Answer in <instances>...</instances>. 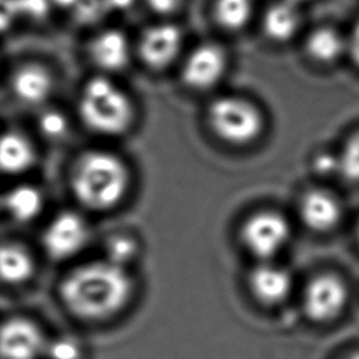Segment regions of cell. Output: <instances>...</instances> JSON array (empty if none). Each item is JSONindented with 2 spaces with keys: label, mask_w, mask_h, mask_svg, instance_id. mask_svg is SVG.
I'll use <instances>...</instances> for the list:
<instances>
[{
  "label": "cell",
  "mask_w": 359,
  "mask_h": 359,
  "mask_svg": "<svg viewBox=\"0 0 359 359\" xmlns=\"http://www.w3.org/2000/svg\"><path fill=\"white\" fill-rule=\"evenodd\" d=\"M133 0H109V3H112L116 8H126L132 4Z\"/></svg>",
  "instance_id": "28"
},
{
  "label": "cell",
  "mask_w": 359,
  "mask_h": 359,
  "mask_svg": "<svg viewBox=\"0 0 359 359\" xmlns=\"http://www.w3.org/2000/svg\"><path fill=\"white\" fill-rule=\"evenodd\" d=\"M339 160V170L351 181H359V132L345 144Z\"/></svg>",
  "instance_id": "22"
},
{
  "label": "cell",
  "mask_w": 359,
  "mask_h": 359,
  "mask_svg": "<svg viewBox=\"0 0 359 359\" xmlns=\"http://www.w3.org/2000/svg\"><path fill=\"white\" fill-rule=\"evenodd\" d=\"M300 216L311 230L328 231L339 222L341 206L328 192L314 189L304 195L300 203Z\"/></svg>",
  "instance_id": "12"
},
{
  "label": "cell",
  "mask_w": 359,
  "mask_h": 359,
  "mask_svg": "<svg viewBox=\"0 0 359 359\" xmlns=\"http://www.w3.org/2000/svg\"><path fill=\"white\" fill-rule=\"evenodd\" d=\"M182 35L172 24H157L146 29L140 39V56L154 69L170 65L178 55Z\"/></svg>",
  "instance_id": "10"
},
{
  "label": "cell",
  "mask_w": 359,
  "mask_h": 359,
  "mask_svg": "<svg viewBox=\"0 0 359 359\" xmlns=\"http://www.w3.org/2000/svg\"><path fill=\"white\" fill-rule=\"evenodd\" d=\"M11 88L18 100L36 105L43 102L52 91V77L39 65L29 63L17 69L11 79Z\"/></svg>",
  "instance_id": "13"
},
{
  "label": "cell",
  "mask_w": 359,
  "mask_h": 359,
  "mask_svg": "<svg viewBox=\"0 0 359 359\" xmlns=\"http://www.w3.org/2000/svg\"><path fill=\"white\" fill-rule=\"evenodd\" d=\"M300 17L296 4L286 0L272 4L264 15L265 34L278 42L287 41L299 28Z\"/></svg>",
  "instance_id": "17"
},
{
  "label": "cell",
  "mask_w": 359,
  "mask_h": 359,
  "mask_svg": "<svg viewBox=\"0 0 359 359\" xmlns=\"http://www.w3.org/2000/svg\"><path fill=\"white\" fill-rule=\"evenodd\" d=\"M346 43L341 35L331 28H320L311 32L306 42V50L317 62L328 63L337 60Z\"/></svg>",
  "instance_id": "19"
},
{
  "label": "cell",
  "mask_w": 359,
  "mask_h": 359,
  "mask_svg": "<svg viewBox=\"0 0 359 359\" xmlns=\"http://www.w3.org/2000/svg\"><path fill=\"white\" fill-rule=\"evenodd\" d=\"M49 359H80L81 346L70 337H60L49 342L45 348Z\"/></svg>",
  "instance_id": "23"
},
{
  "label": "cell",
  "mask_w": 359,
  "mask_h": 359,
  "mask_svg": "<svg viewBox=\"0 0 359 359\" xmlns=\"http://www.w3.org/2000/svg\"><path fill=\"white\" fill-rule=\"evenodd\" d=\"M132 290L133 282L126 268L105 259L73 269L60 285V299L72 314L93 321L121 311Z\"/></svg>",
  "instance_id": "1"
},
{
  "label": "cell",
  "mask_w": 359,
  "mask_h": 359,
  "mask_svg": "<svg viewBox=\"0 0 359 359\" xmlns=\"http://www.w3.org/2000/svg\"><path fill=\"white\" fill-rule=\"evenodd\" d=\"M241 238L252 255L268 261L287 244L290 227L282 215L276 212H259L244 223Z\"/></svg>",
  "instance_id": "5"
},
{
  "label": "cell",
  "mask_w": 359,
  "mask_h": 359,
  "mask_svg": "<svg viewBox=\"0 0 359 359\" xmlns=\"http://www.w3.org/2000/svg\"><path fill=\"white\" fill-rule=\"evenodd\" d=\"M35 271V264L29 252L13 243L0 244V280L8 285L27 282Z\"/></svg>",
  "instance_id": "16"
},
{
  "label": "cell",
  "mask_w": 359,
  "mask_h": 359,
  "mask_svg": "<svg viewBox=\"0 0 359 359\" xmlns=\"http://www.w3.org/2000/svg\"><path fill=\"white\" fill-rule=\"evenodd\" d=\"M250 287L261 303L276 304L287 297L292 289V276L285 268L264 262L252 269Z\"/></svg>",
  "instance_id": "11"
},
{
  "label": "cell",
  "mask_w": 359,
  "mask_h": 359,
  "mask_svg": "<svg viewBox=\"0 0 359 359\" xmlns=\"http://www.w3.org/2000/svg\"><path fill=\"white\" fill-rule=\"evenodd\" d=\"M32 143L18 132L0 135V171L6 174H21L35 163Z\"/></svg>",
  "instance_id": "15"
},
{
  "label": "cell",
  "mask_w": 359,
  "mask_h": 359,
  "mask_svg": "<svg viewBox=\"0 0 359 359\" xmlns=\"http://www.w3.org/2000/svg\"><path fill=\"white\" fill-rule=\"evenodd\" d=\"M39 123L46 136H62L66 129V119L57 111H49L43 114Z\"/></svg>",
  "instance_id": "24"
},
{
  "label": "cell",
  "mask_w": 359,
  "mask_h": 359,
  "mask_svg": "<svg viewBox=\"0 0 359 359\" xmlns=\"http://www.w3.org/2000/svg\"><path fill=\"white\" fill-rule=\"evenodd\" d=\"M79 112L90 129L102 135L125 132L133 115L126 94L105 77H94L86 83L79 101Z\"/></svg>",
  "instance_id": "3"
},
{
  "label": "cell",
  "mask_w": 359,
  "mask_h": 359,
  "mask_svg": "<svg viewBox=\"0 0 359 359\" xmlns=\"http://www.w3.org/2000/svg\"><path fill=\"white\" fill-rule=\"evenodd\" d=\"M353 60L359 65V21L356 22L352 34H351V38H349V42L346 43Z\"/></svg>",
  "instance_id": "27"
},
{
  "label": "cell",
  "mask_w": 359,
  "mask_h": 359,
  "mask_svg": "<svg viewBox=\"0 0 359 359\" xmlns=\"http://www.w3.org/2000/svg\"><path fill=\"white\" fill-rule=\"evenodd\" d=\"M147 4L160 14H168L178 8L181 0H147Z\"/></svg>",
  "instance_id": "26"
},
{
  "label": "cell",
  "mask_w": 359,
  "mask_h": 359,
  "mask_svg": "<svg viewBox=\"0 0 359 359\" xmlns=\"http://www.w3.org/2000/svg\"><path fill=\"white\" fill-rule=\"evenodd\" d=\"M289 3H293V4H297V3H302V1H306V0H286Z\"/></svg>",
  "instance_id": "29"
},
{
  "label": "cell",
  "mask_w": 359,
  "mask_h": 359,
  "mask_svg": "<svg viewBox=\"0 0 359 359\" xmlns=\"http://www.w3.org/2000/svg\"><path fill=\"white\" fill-rule=\"evenodd\" d=\"M45 348L42 331L31 320L15 317L0 324V359H36Z\"/></svg>",
  "instance_id": "8"
},
{
  "label": "cell",
  "mask_w": 359,
  "mask_h": 359,
  "mask_svg": "<svg viewBox=\"0 0 359 359\" xmlns=\"http://www.w3.org/2000/svg\"><path fill=\"white\" fill-rule=\"evenodd\" d=\"M86 220L74 212H62L52 219L43 231L42 243L53 259H66L83 250L88 240Z\"/></svg>",
  "instance_id": "6"
},
{
  "label": "cell",
  "mask_w": 359,
  "mask_h": 359,
  "mask_svg": "<svg viewBox=\"0 0 359 359\" xmlns=\"http://www.w3.org/2000/svg\"><path fill=\"white\" fill-rule=\"evenodd\" d=\"M339 168V160L330 153H321L314 158V170L320 174H330Z\"/></svg>",
  "instance_id": "25"
},
{
  "label": "cell",
  "mask_w": 359,
  "mask_h": 359,
  "mask_svg": "<svg viewBox=\"0 0 359 359\" xmlns=\"http://www.w3.org/2000/svg\"><path fill=\"white\" fill-rule=\"evenodd\" d=\"M252 13L251 0H216L215 17L219 25L226 29H240L250 20Z\"/></svg>",
  "instance_id": "20"
},
{
  "label": "cell",
  "mask_w": 359,
  "mask_h": 359,
  "mask_svg": "<svg viewBox=\"0 0 359 359\" xmlns=\"http://www.w3.org/2000/svg\"><path fill=\"white\" fill-rule=\"evenodd\" d=\"M209 122L215 133L233 144H245L258 137L264 121L259 111L237 97H222L209 107Z\"/></svg>",
  "instance_id": "4"
},
{
  "label": "cell",
  "mask_w": 359,
  "mask_h": 359,
  "mask_svg": "<svg viewBox=\"0 0 359 359\" xmlns=\"http://www.w3.org/2000/svg\"><path fill=\"white\" fill-rule=\"evenodd\" d=\"M348 290L345 283L334 275H321L306 286L303 307L313 321L327 323L344 310Z\"/></svg>",
  "instance_id": "7"
},
{
  "label": "cell",
  "mask_w": 359,
  "mask_h": 359,
  "mask_svg": "<svg viewBox=\"0 0 359 359\" xmlns=\"http://www.w3.org/2000/svg\"><path fill=\"white\" fill-rule=\"evenodd\" d=\"M3 206L13 219L18 222H29L42 210L43 198L38 188L32 185H18L6 194Z\"/></svg>",
  "instance_id": "18"
},
{
  "label": "cell",
  "mask_w": 359,
  "mask_h": 359,
  "mask_svg": "<svg viewBox=\"0 0 359 359\" xmlns=\"http://www.w3.org/2000/svg\"><path fill=\"white\" fill-rule=\"evenodd\" d=\"M136 254V244L132 238L125 236H115L107 244V261L126 268V264L133 259Z\"/></svg>",
  "instance_id": "21"
},
{
  "label": "cell",
  "mask_w": 359,
  "mask_h": 359,
  "mask_svg": "<svg viewBox=\"0 0 359 359\" xmlns=\"http://www.w3.org/2000/svg\"><path fill=\"white\" fill-rule=\"evenodd\" d=\"M90 56L104 70H121L129 60V42L121 31L107 29L91 41Z\"/></svg>",
  "instance_id": "14"
},
{
  "label": "cell",
  "mask_w": 359,
  "mask_h": 359,
  "mask_svg": "<svg viewBox=\"0 0 359 359\" xmlns=\"http://www.w3.org/2000/svg\"><path fill=\"white\" fill-rule=\"evenodd\" d=\"M348 359H359V353H355V355H351Z\"/></svg>",
  "instance_id": "30"
},
{
  "label": "cell",
  "mask_w": 359,
  "mask_h": 359,
  "mask_svg": "<svg viewBox=\"0 0 359 359\" xmlns=\"http://www.w3.org/2000/svg\"><path fill=\"white\" fill-rule=\"evenodd\" d=\"M72 188L76 198L87 208L105 210L125 196L129 174L125 164L107 151H88L74 164Z\"/></svg>",
  "instance_id": "2"
},
{
  "label": "cell",
  "mask_w": 359,
  "mask_h": 359,
  "mask_svg": "<svg viewBox=\"0 0 359 359\" xmlns=\"http://www.w3.org/2000/svg\"><path fill=\"white\" fill-rule=\"evenodd\" d=\"M224 69L226 56L222 48L215 43H203L188 56L182 77L188 86L202 90L215 86L223 76Z\"/></svg>",
  "instance_id": "9"
},
{
  "label": "cell",
  "mask_w": 359,
  "mask_h": 359,
  "mask_svg": "<svg viewBox=\"0 0 359 359\" xmlns=\"http://www.w3.org/2000/svg\"><path fill=\"white\" fill-rule=\"evenodd\" d=\"M1 205H3V201H1V199H0V206H1Z\"/></svg>",
  "instance_id": "31"
}]
</instances>
